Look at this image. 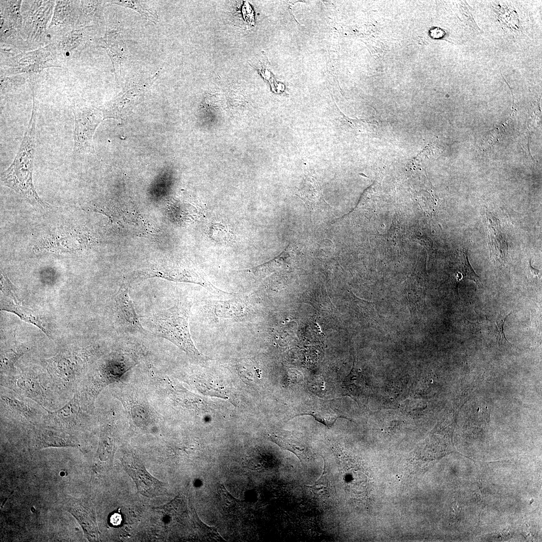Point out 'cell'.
I'll use <instances>...</instances> for the list:
<instances>
[{"label": "cell", "instance_id": "cell-1", "mask_svg": "<svg viewBox=\"0 0 542 542\" xmlns=\"http://www.w3.org/2000/svg\"><path fill=\"white\" fill-rule=\"evenodd\" d=\"M33 107L31 118L18 152L14 160L1 175V182L31 203L40 207L47 204L39 197L33 183V171L35 145L37 103L36 90H32Z\"/></svg>", "mask_w": 542, "mask_h": 542}, {"label": "cell", "instance_id": "cell-2", "mask_svg": "<svg viewBox=\"0 0 542 542\" xmlns=\"http://www.w3.org/2000/svg\"><path fill=\"white\" fill-rule=\"evenodd\" d=\"M191 306L190 303L179 302L156 312L152 321L158 336L171 341L189 356L199 358L201 354L195 347L189 332Z\"/></svg>", "mask_w": 542, "mask_h": 542}, {"label": "cell", "instance_id": "cell-3", "mask_svg": "<svg viewBox=\"0 0 542 542\" xmlns=\"http://www.w3.org/2000/svg\"><path fill=\"white\" fill-rule=\"evenodd\" d=\"M56 1H23L21 7L22 35L28 50L51 43L48 27Z\"/></svg>", "mask_w": 542, "mask_h": 542}, {"label": "cell", "instance_id": "cell-4", "mask_svg": "<svg viewBox=\"0 0 542 542\" xmlns=\"http://www.w3.org/2000/svg\"><path fill=\"white\" fill-rule=\"evenodd\" d=\"M64 63L55 44H49L1 59V75L36 76L49 67H62Z\"/></svg>", "mask_w": 542, "mask_h": 542}, {"label": "cell", "instance_id": "cell-5", "mask_svg": "<svg viewBox=\"0 0 542 542\" xmlns=\"http://www.w3.org/2000/svg\"><path fill=\"white\" fill-rule=\"evenodd\" d=\"M23 1H1V50L13 54L28 50L23 38L21 7Z\"/></svg>", "mask_w": 542, "mask_h": 542}, {"label": "cell", "instance_id": "cell-6", "mask_svg": "<svg viewBox=\"0 0 542 542\" xmlns=\"http://www.w3.org/2000/svg\"><path fill=\"white\" fill-rule=\"evenodd\" d=\"M72 110L74 117L73 155L79 157L91 147L92 138L101 121L99 110L81 102H74Z\"/></svg>", "mask_w": 542, "mask_h": 542}, {"label": "cell", "instance_id": "cell-7", "mask_svg": "<svg viewBox=\"0 0 542 542\" xmlns=\"http://www.w3.org/2000/svg\"><path fill=\"white\" fill-rule=\"evenodd\" d=\"M15 286L5 272L1 270V310L17 315L21 320L40 328L49 337V333L40 317L34 311L24 306L18 300Z\"/></svg>", "mask_w": 542, "mask_h": 542}, {"label": "cell", "instance_id": "cell-8", "mask_svg": "<svg viewBox=\"0 0 542 542\" xmlns=\"http://www.w3.org/2000/svg\"><path fill=\"white\" fill-rule=\"evenodd\" d=\"M121 461L126 472L132 478L142 495L153 498L167 493L164 483L150 475L138 457L132 454L126 455L122 457Z\"/></svg>", "mask_w": 542, "mask_h": 542}, {"label": "cell", "instance_id": "cell-9", "mask_svg": "<svg viewBox=\"0 0 542 542\" xmlns=\"http://www.w3.org/2000/svg\"><path fill=\"white\" fill-rule=\"evenodd\" d=\"M80 1H56L48 27L52 40L79 28Z\"/></svg>", "mask_w": 542, "mask_h": 542}, {"label": "cell", "instance_id": "cell-10", "mask_svg": "<svg viewBox=\"0 0 542 542\" xmlns=\"http://www.w3.org/2000/svg\"><path fill=\"white\" fill-rule=\"evenodd\" d=\"M92 26L74 29L64 35L53 39V43L64 63L78 58L90 43Z\"/></svg>", "mask_w": 542, "mask_h": 542}, {"label": "cell", "instance_id": "cell-11", "mask_svg": "<svg viewBox=\"0 0 542 542\" xmlns=\"http://www.w3.org/2000/svg\"><path fill=\"white\" fill-rule=\"evenodd\" d=\"M97 46L104 48L110 58L116 79L121 75L122 66L126 60L127 51L120 28L106 26L104 36L96 39Z\"/></svg>", "mask_w": 542, "mask_h": 542}, {"label": "cell", "instance_id": "cell-12", "mask_svg": "<svg viewBox=\"0 0 542 542\" xmlns=\"http://www.w3.org/2000/svg\"><path fill=\"white\" fill-rule=\"evenodd\" d=\"M90 239L87 235L80 231L69 233L54 234L40 241L37 245L40 251L63 253L79 250L85 248Z\"/></svg>", "mask_w": 542, "mask_h": 542}, {"label": "cell", "instance_id": "cell-13", "mask_svg": "<svg viewBox=\"0 0 542 542\" xmlns=\"http://www.w3.org/2000/svg\"><path fill=\"white\" fill-rule=\"evenodd\" d=\"M490 256L498 268H504L507 262V244L498 220L489 212L485 213Z\"/></svg>", "mask_w": 542, "mask_h": 542}, {"label": "cell", "instance_id": "cell-14", "mask_svg": "<svg viewBox=\"0 0 542 542\" xmlns=\"http://www.w3.org/2000/svg\"><path fill=\"white\" fill-rule=\"evenodd\" d=\"M127 283L120 287L115 297V306L118 316L123 324L131 330L141 333L145 330L140 321L128 293Z\"/></svg>", "mask_w": 542, "mask_h": 542}, {"label": "cell", "instance_id": "cell-15", "mask_svg": "<svg viewBox=\"0 0 542 542\" xmlns=\"http://www.w3.org/2000/svg\"><path fill=\"white\" fill-rule=\"evenodd\" d=\"M77 520L89 541H97L99 532L94 509L88 505L75 503L68 509Z\"/></svg>", "mask_w": 542, "mask_h": 542}, {"label": "cell", "instance_id": "cell-16", "mask_svg": "<svg viewBox=\"0 0 542 542\" xmlns=\"http://www.w3.org/2000/svg\"><path fill=\"white\" fill-rule=\"evenodd\" d=\"M297 194L310 209L315 210L321 208L326 203L324 200L318 181L310 175L306 177L304 185Z\"/></svg>", "mask_w": 542, "mask_h": 542}, {"label": "cell", "instance_id": "cell-17", "mask_svg": "<svg viewBox=\"0 0 542 542\" xmlns=\"http://www.w3.org/2000/svg\"><path fill=\"white\" fill-rule=\"evenodd\" d=\"M248 312L247 304L240 299H231L216 302L214 307L216 316L227 319H240Z\"/></svg>", "mask_w": 542, "mask_h": 542}, {"label": "cell", "instance_id": "cell-18", "mask_svg": "<svg viewBox=\"0 0 542 542\" xmlns=\"http://www.w3.org/2000/svg\"><path fill=\"white\" fill-rule=\"evenodd\" d=\"M270 440L282 449L293 453L303 465L308 454L306 447L299 440L286 433H272L268 435Z\"/></svg>", "mask_w": 542, "mask_h": 542}, {"label": "cell", "instance_id": "cell-19", "mask_svg": "<svg viewBox=\"0 0 542 542\" xmlns=\"http://www.w3.org/2000/svg\"><path fill=\"white\" fill-rule=\"evenodd\" d=\"M112 430L105 429L102 433L97 452V464L103 470L109 469L111 465L115 451L114 437Z\"/></svg>", "mask_w": 542, "mask_h": 542}, {"label": "cell", "instance_id": "cell-20", "mask_svg": "<svg viewBox=\"0 0 542 542\" xmlns=\"http://www.w3.org/2000/svg\"><path fill=\"white\" fill-rule=\"evenodd\" d=\"M36 445L38 448L50 447H74L75 442L70 437L62 433L47 429L38 431L36 436Z\"/></svg>", "mask_w": 542, "mask_h": 542}, {"label": "cell", "instance_id": "cell-21", "mask_svg": "<svg viewBox=\"0 0 542 542\" xmlns=\"http://www.w3.org/2000/svg\"><path fill=\"white\" fill-rule=\"evenodd\" d=\"M293 257L289 251L285 250L272 260L257 266L251 269L255 276L264 277L274 272H280L288 268L291 265Z\"/></svg>", "mask_w": 542, "mask_h": 542}, {"label": "cell", "instance_id": "cell-22", "mask_svg": "<svg viewBox=\"0 0 542 542\" xmlns=\"http://www.w3.org/2000/svg\"><path fill=\"white\" fill-rule=\"evenodd\" d=\"M104 1H80L79 27L93 26L100 18Z\"/></svg>", "mask_w": 542, "mask_h": 542}, {"label": "cell", "instance_id": "cell-23", "mask_svg": "<svg viewBox=\"0 0 542 542\" xmlns=\"http://www.w3.org/2000/svg\"><path fill=\"white\" fill-rule=\"evenodd\" d=\"M302 415L311 416L316 421L328 427L333 426L338 418H345L326 404H317V406L311 407L297 416Z\"/></svg>", "mask_w": 542, "mask_h": 542}, {"label": "cell", "instance_id": "cell-24", "mask_svg": "<svg viewBox=\"0 0 542 542\" xmlns=\"http://www.w3.org/2000/svg\"><path fill=\"white\" fill-rule=\"evenodd\" d=\"M107 2L133 9L152 22L155 23L158 21V16L156 11L149 7L143 2L138 1H107Z\"/></svg>", "mask_w": 542, "mask_h": 542}, {"label": "cell", "instance_id": "cell-25", "mask_svg": "<svg viewBox=\"0 0 542 542\" xmlns=\"http://www.w3.org/2000/svg\"><path fill=\"white\" fill-rule=\"evenodd\" d=\"M30 76L26 74L1 75V94L4 95L18 89L24 85Z\"/></svg>", "mask_w": 542, "mask_h": 542}, {"label": "cell", "instance_id": "cell-26", "mask_svg": "<svg viewBox=\"0 0 542 542\" xmlns=\"http://www.w3.org/2000/svg\"><path fill=\"white\" fill-rule=\"evenodd\" d=\"M18 387L30 397L38 398L42 397V389L38 381L29 376H21L16 380ZM40 400V399H39Z\"/></svg>", "mask_w": 542, "mask_h": 542}, {"label": "cell", "instance_id": "cell-27", "mask_svg": "<svg viewBox=\"0 0 542 542\" xmlns=\"http://www.w3.org/2000/svg\"><path fill=\"white\" fill-rule=\"evenodd\" d=\"M2 398L11 409L23 416L27 417L31 416L32 412L31 409L24 402L12 396L3 395Z\"/></svg>", "mask_w": 542, "mask_h": 542}, {"label": "cell", "instance_id": "cell-28", "mask_svg": "<svg viewBox=\"0 0 542 542\" xmlns=\"http://www.w3.org/2000/svg\"><path fill=\"white\" fill-rule=\"evenodd\" d=\"M461 261L463 266V273L465 278L469 279L474 282L478 287L481 284V281L480 277L475 273L471 266L468 257L467 251L465 249H462Z\"/></svg>", "mask_w": 542, "mask_h": 542}, {"label": "cell", "instance_id": "cell-29", "mask_svg": "<svg viewBox=\"0 0 542 542\" xmlns=\"http://www.w3.org/2000/svg\"><path fill=\"white\" fill-rule=\"evenodd\" d=\"M511 314V312L505 316H500L495 320V323L497 328L498 333L499 335V342L500 344L507 343L509 345H511L508 341L507 340L505 334L504 333V326L505 321L507 317Z\"/></svg>", "mask_w": 542, "mask_h": 542}, {"label": "cell", "instance_id": "cell-30", "mask_svg": "<svg viewBox=\"0 0 542 542\" xmlns=\"http://www.w3.org/2000/svg\"><path fill=\"white\" fill-rule=\"evenodd\" d=\"M327 485V480L326 479L325 472L324 471L322 476L321 475V477L315 482V484L312 486H309V487L315 493H316V494H322L325 492Z\"/></svg>", "mask_w": 542, "mask_h": 542}, {"label": "cell", "instance_id": "cell-31", "mask_svg": "<svg viewBox=\"0 0 542 542\" xmlns=\"http://www.w3.org/2000/svg\"><path fill=\"white\" fill-rule=\"evenodd\" d=\"M466 323L468 326L472 329V331L474 332L479 333V334L482 335V330L483 327H484L485 323L484 321L480 322L477 321L476 322H471L469 321L466 320Z\"/></svg>", "mask_w": 542, "mask_h": 542}, {"label": "cell", "instance_id": "cell-32", "mask_svg": "<svg viewBox=\"0 0 542 542\" xmlns=\"http://www.w3.org/2000/svg\"><path fill=\"white\" fill-rule=\"evenodd\" d=\"M122 517L119 512H114L111 514L109 518V523L111 526H117L121 524Z\"/></svg>", "mask_w": 542, "mask_h": 542}, {"label": "cell", "instance_id": "cell-33", "mask_svg": "<svg viewBox=\"0 0 542 542\" xmlns=\"http://www.w3.org/2000/svg\"><path fill=\"white\" fill-rule=\"evenodd\" d=\"M539 271L532 266L531 261L530 260L527 269V276L528 279H536L539 277Z\"/></svg>", "mask_w": 542, "mask_h": 542}]
</instances>
